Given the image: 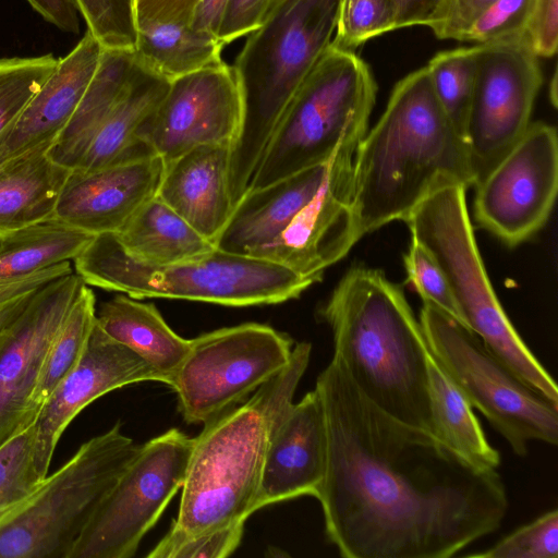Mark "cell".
Here are the masks:
<instances>
[{
  "label": "cell",
  "mask_w": 558,
  "mask_h": 558,
  "mask_svg": "<svg viewBox=\"0 0 558 558\" xmlns=\"http://www.w3.org/2000/svg\"><path fill=\"white\" fill-rule=\"evenodd\" d=\"M360 142L337 150L319 193L254 257L281 265L316 283L326 268L349 253L359 241L352 197L354 156Z\"/></svg>",
  "instance_id": "cell-17"
},
{
  "label": "cell",
  "mask_w": 558,
  "mask_h": 558,
  "mask_svg": "<svg viewBox=\"0 0 558 558\" xmlns=\"http://www.w3.org/2000/svg\"><path fill=\"white\" fill-rule=\"evenodd\" d=\"M102 50L87 31L76 47L59 59L54 71L1 140L0 163L38 146L53 144L74 114Z\"/></svg>",
  "instance_id": "cell-21"
},
{
  "label": "cell",
  "mask_w": 558,
  "mask_h": 558,
  "mask_svg": "<svg viewBox=\"0 0 558 558\" xmlns=\"http://www.w3.org/2000/svg\"><path fill=\"white\" fill-rule=\"evenodd\" d=\"M315 389L326 426L315 498L340 556L449 558L500 527L508 498L496 470L381 411L336 355Z\"/></svg>",
  "instance_id": "cell-1"
},
{
  "label": "cell",
  "mask_w": 558,
  "mask_h": 558,
  "mask_svg": "<svg viewBox=\"0 0 558 558\" xmlns=\"http://www.w3.org/2000/svg\"><path fill=\"white\" fill-rule=\"evenodd\" d=\"M397 28L429 26L440 14L448 0H392Z\"/></svg>",
  "instance_id": "cell-47"
},
{
  "label": "cell",
  "mask_w": 558,
  "mask_h": 558,
  "mask_svg": "<svg viewBox=\"0 0 558 558\" xmlns=\"http://www.w3.org/2000/svg\"><path fill=\"white\" fill-rule=\"evenodd\" d=\"M194 438L178 428L140 446L102 499L70 558H130L182 487Z\"/></svg>",
  "instance_id": "cell-12"
},
{
  "label": "cell",
  "mask_w": 558,
  "mask_h": 558,
  "mask_svg": "<svg viewBox=\"0 0 558 558\" xmlns=\"http://www.w3.org/2000/svg\"><path fill=\"white\" fill-rule=\"evenodd\" d=\"M241 120L235 74L225 63L171 81L138 136L168 162L198 146L233 144Z\"/></svg>",
  "instance_id": "cell-16"
},
{
  "label": "cell",
  "mask_w": 558,
  "mask_h": 558,
  "mask_svg": "<svg viewBox=\"0 0 558 558\" xmlns=\"http://www.w3.org/2000/svg\"><path fill=\"white\" fill-rule=\"evenodd\" d=\"M342 0H275L232 65L242 120L231 146L233 205L246 193L258 161L287 106L330 47Z\"/></svg>",
  "instance_id": "cell-5"
},
{
  "label": "cell",
  "mask_w": 558,
  "mask_h": 558,
  "mask_svg": "<svg viewBox=\"0 0 558 558\" xmlns=\"http://www.w3.org/2000/svg\"><path fill=\"white\" fill-rule=\"evenodd\" d=\"M114 235L130 256L155 266L195 259L216 248L157 196L138 208Z\"/></svg>",
  "instance_id": "cell-27"
},
{
  "label": "cell",
  "mask_w": 558,
  "mask_h": 558,
  "mask_svg": "<svg viewBox=\"0 0 558 558\" xmlns=\"http://www.w3.org/2000/svg\"><path fill=\"white\" fill-rule=\"evenodd\" d=\"M35 444L32 424L0 446V509L25 504L45 480L36 468Z\"/></svg>",
  "instance_id": "cell-35"
},
{
  "label": "cell",
  "mask_w": 558,
  "mask_h": 558,
  "mask_svg": "<svg viewBox=\"0 0 558 558\" xmlns=\"http://www.w3.org/2000/svg\"><path fill=\"white\" fill-rule=\"evenodd\" d=\"M163 169L158 155L95 170L72 169L53 217L92 235L117 233L157 195Z\"/></svg>",
  "instance_id": "cell-19"
},
{
  "label": "cell",
  "mask_w": 558,
  "mask_h": 558,
  "mask_svg": "<svg viewBox=\"0 0 558 558\" xmlns=\"http://www.w3.org/2000/svg\"><path fill=\"white\" fill-rule=\"evenodd\" d=\"M228 0H199L191 26L217 36Z\"/></svg>",
  "instance_id": "cell-49"
},
{
  "label": "cell",
  "mask_w": 558,
  "mask_h": 558,
  "mask_svg": "<svg viewBox=\"0 0 558 558\" xmlns=\"http://www.w3.org/2000/svg\"><path fill=\"white\" fill-rule=\"evenodd\" d=\"M397 29L392 0H342L331 47L353 50L366 40Z\"/></svg>",
  "instance_id": "cell-36"
},
{
  "label": "cell",
  "mask_w": 558,
  "mask_h": 558,
  "mask_svg": "<svg viewBox=\"0 0 558 558\" xmlns=\"http://www.w3.org/2000/svg\"><path fill=\"white\" fill-rule=\"evenodd\" d=\"M474 187V219L481 228L508 246L531 239L547 222L557 195L556 129L531 123Z\"/></svg>",
  "instance_id": "cell-14"
},
{
  "label": "cell",
  "mask_w": 558,
  "mask_h": 558,
  "mask_svg": "<svg viewBox=\"0 0 558 558\" xmlns=\"http://www.w3.org/2000/svg\"><path fill=\"white\" fill-rule=\"evenodd\" d=\"M231 143L203 145L165 162L157 197L214 244L233 211Z\"/></svg>",
  "instance_id": "cell-22"
},
{
  "label": "cell",
  "mask_w": 558,
  "mask_h": 558,
  "mask_svg": "<svg viewBox=\"0 0 558 558\" xmlns=\"http://www.w3.org/2000/svg\"><path fill=\"white\" fill-rule=\"evenodd\" d=\"M58 61L51 53L0 59V142Z\"/></svg>",
  "instance_id": "cell-34"
},
{
  "label": "cell",
  "mask_w": 558,
  "mask_h": 558,
  "mask_svg": "<svg viewBox=\"0 0 558 558\" xmlns=\"http://www.w3.org/2000/svg\"><path fill=\"white\" fill-rule=\"evenodd\" d=\"M169 85L168 80L144 66L135 57L122 95L98 128L76 168L95 170L156 155L138 133L167 94Z\"/></svg>",
  "instance_id": "cell-24"
},
{
  "label": "cell",
  "mask_w": 558,
  "mask_h": 558,
  "mask_svg": "<svg viewBox=\"0 0 558 558\" xmlns=\"http://www.w3.org/2000/svg\"><path fill=\"white\" fill-rule=\"evenodd\" d=\"M403 264L407 282L420 294L423 303L432 304L462 323L446 277L420 243L411 241Z\"/></svg>",
  "instance_id": "cell-41"
},
{
  "label": "cell",
  "mask_w": 558,
  "mask_h": 558,
  "mask_svg": "<svg viewBox=\"0 0 558 558\" xmlns=\"http://www.w3.org/2000/svg\"><path fill=\"white\" fill-rule=\"evenodd\" d=\"M85 284L74 272L48 282L0 333V446L34 424L46 357Z\"/></svg>",
  "instance_id": "cell-15"
},
{
  "label": "cell",
  "mask_w": 558,
  "mask_h": 558,
  "mask_svg": "<svg viewBox=\"0 0 558 558\" xmlns=\"http://www.w3.org/2000/svg\"><path fill=\"white\" fill-rule=\"evenodd\" d=\"M134 62V50H102L74 114L48 151L56 162L69 169L78 166L98 128L122 95Z\"/></svg>",
  "instance_id": "cell-28"
},
{
  "label": "cell",
  "mask_w": 558,
  "mask_h": 558,
  "mask_svg": "<svg viewBox=\"0 0 558 558\" xmlns=\"http://www.w3.org/2000/svg\"><path fill=\"white\" fill-rule=\"evenodd\" d=\"M427 364L434 436L469 463L496 470L500 464L499 451L487 441L472 407L430 351Z\"/></svg>",
  "instance_id": "cell-30"
},
{
  "label": "cell",
  "mask_w": 558,
  "mask_h": 558,
  "mask_svg": "<svg viewBox=\"0 0 558 558\" xmlns=\"http://www.w3.org/2000/svg\"><path fill=\"white\" fill-rule=\"evenodd\" d=\"M72 272L70 262H64L22 279L0 282V333L22 313L41 287Z\"/></svg>",
  "instance_id": "cell-42"
},
{
  "label": "cell",
  "mask_w": 558,
  "mask_h": 558,
  "mask_svg": "<svg viewBox=\"0 0 558 558\" xmlns=\"http://www.w3.org/2000/svg\"><path fill=\"white\" fill-rule=\"evenodd\" d=\"M331 158L264 187L248 190L234 206L215 242L216 248L254 257L319 193L328 178Z\"/></svg>",
  "instance_id": "cell-23"
},
{
  "label": "cell",
  "mask_w": 558,
  "mask_h": 558,
  "mask_svg": "<svg viewBox=\"0 0 558 558\" xmlns=\"http://www.w3.org/2000/svg\"><path fill=\"white\" fill-rule=\"evenodd\" d=\"M41 145L0 163V241L27 226L53 218L72 169L56 162Z\"/></svg>",
  "instance_id": "cell-25"
},
{
  "label": "cell",
  "mask_w": 558,
  "mask_h": 558,
  "mask_svg": "<svg viewBox=\"0 0 558 558\" xmlns=\"http://www.w3.org/2000/svg\"><path fill=\"white\" fill-rule=\"evenodd\" d=\"M476 65L477 46L439 52L426 65L440 105L463 138L474 92Z\"/></svg>",
  "instance_id": "cell-33"
},
{
  "label": "cell",
  "mask_w": 558,
  "mask_h": 558,
  "mask_svg": "<svg viewBox=\"0 0 558 558\" xmlns=\"http://www.w3.org/2000/svg\"><path fill=\"white\" fill-rule=\"evenodd\" d=\"M477 558H557L558 511L549 510L519 527L489 549L469 554Z\"/></svg>",
  "instance_id": "cell-38"
},
{
  "label": "cell",
  "mask_w": 558,
  "mask_h": 558,
  "mask_svg": "<svg viewBox=\"0 0 558 558\" xmlns=\"http://www.w3.org/2000/svg\"><path fill=\"white\" fill-rule=\"evenodd\" d=\"M541 85L537 56L527 35L477 45L475 85L464 131L474 186L530 126Z\"/></svg>",
  "instance_id": "cell-13"
},
{
  "label": "cell",
  "mask_w": 558,
  "mask_h": 558,
  "mask_svg": "<svg viewBox=\"0 0 558 558\" xmlns=\"http://www.w3.org/2000/svg\"><path fill=\"white\" fill-rule=\"evenodd\" d=\"M96 323L154 367L169 386L191 349V339L175 333L154 304L123 293L100 305Z\"/></svg>",
  "instance_id": "cell-26"
},
{
  "label": "cell",
  "mask_w": 558,
  "mask_h": 558,
  "mask_svg": "<svg viewBox=\"0 0 558 558\" xmlns=\"http://www.w3.org/2000/svg\"><path fill=\"white\" fill-rule=\"evenodd\" d=\"M376 92L368 65L352 50L330 46L287 106L247 191L326 163L343 145L361 141Z\"/></svg>",
  "instance_id": "cell-8"
},
{
  "label": "cell",
  "mask_w": 558,
  "mask_h": 558,
  "mask_svg": "<svg viewBox=\"0 0 558 558\" xmlns=\"http://www.w3.org/2000/svg\"><path fill=\"white\" fill-rule=\"evenodd\" d=\"M466 187L432 193L404 220L412 240L436 260L447 279L462 323L523 381L558 404V388L504 311L476 244Z\"/></svg>",
  "instance_id": "cell-7"
},
{
  "label": "cell",
  "mask_w": 558,
  "mask_h": 558,
  "mask_svg": "<svg viewBox=\"0 0 558 558\" xmlns=\"http://www.w3.org/2000/svg\"><path fill=\"white\" fill-rule=\"evenodd\" d=\"M496 0H448L428 26L440 39L460 40L462 34Z\"/></svg>",
  "instance_id": "cell-45"
},
{
  "label": "cell",
  "mask_w": 558,
  "mask_h": 558,
  "mask_svg": "<svg viewBox=\"0 0 558 558\" xmlns=\"http://www.w3.org/2000/svg\"><path fill=\"white\" fill-rule=\"evenodd\" d=\"M87 286L134 299L163 298L226 306L277 304L315 282L267 259L215 248L198 258L155 266L130 256L114 233L95 235L74 259Z\"/></svg>",
  "instance_id": "cell-6"
},
{
  "label": "cell",
  "mask_w": 558,
  "mask_h": 558,
  "mask_svg": "<svg viewBox=\"0 0 558 558\" xmlns=\"http://www.w3.org/2000/svg\"><path fill=\"white\" fill-rule=\"evenodd\" d=\"M474 186L466 143L426 66L399 81L354 156L352 209L359 240L408 216L447 185Z\"/></svg>",
  "instance_id": "cell-2"
},
{
  "label": "cell",
  "mask_w": 558,
  "mask_h": 558,
  "mask_svg": "<svg viewBox=\"0 0 558 558\" xmlns=\"http://www.w3.org/2000/svg\"><path fill=\"white\" fill-rule=\"evenodd\" d=\"M275 0H228L217 37L225 45L250 35L265 21Z\"/></svg>",
  "instance_id": "cell-43"
},
{
  "label": "cell",
  "mask_w": 558,
  "mask_h": 558,
  "mask_svg": "<svg viewBox=\"0 0 558 558\" xmlns=\"http://www.w3.org/2000/svg\"><path fill=\"white\" fill-rule=\"evenodd\" d=\"M427 347L472 408H476L519 457L532 440L558 442V404L523 381L481 338L454 317L423 303Z\"/></svg>",
  "instance_id": "cell-10"
},
{
  "label": "cell",
  "mask_w": 558,
  "mask_h": 558,
  "mask_svg": "<svg viewBox=\"0 0 558 558\" xmlns=\"http://www.w3.org/2000/svg\"><path fill=\"white\" fill-rule=\"evenodd\" d=\"M95 323L96 298L92 289L85 284L46 357L34 395V407L38 412L46 399L81 359Z\"/></svg>",
  "instance_id": "cell-32"
},
{
  "label": "cell",
  "mask_w": 558,
  "mask_h": 558,
  "mask_svg": "<svg viewBox=\"0 0 558 558\" xmlns=\"http://www.w3.org/2000/svg\"><path fill=\"white\" fill-rule=\"evenodd\" d=\"M48 22L58 28L77 34L80 32L78 8L75 0H27Z\"/></svg>",
  "instance_id": "cell-48"
},
{
  "label": "cell",
  "mask_w": 558,
  "mask_h": 558,
  "mask_svg": "<svg viewBox=\"0 0 558 558\" xmlns=\"http://www.w3.org/2000/svg\"><path fill=\"white\" fill-rule=\"evenodd\" d=\"M526 34L537 57H551L556 53L558 0H533Z\"/></svg>",
  "instance_id": "cell-44"
},
{
  "label": "cell",
  "mask_w": 558,
  "mask_h": 558,
  "mask_svg": "<svg viewBox=\"0 0 558 558\" xmlns=\"http://www.w3.org/2000/svg\"><path fill=\"white\" fill-rule=\"evenodd\" d=\"M533 0H496L462 34L480 45L525 36Z\"/></svg>",
  "instance_id": "cell-39"
},
{
  "label": "cell",
  "mask_w": 558,
  "mask_h": 558,
  "mask_svg": "<svg viewBox=\"0 0 558 558\" xmlns=\"http://www.w3.org/2000/svg\"><path fill=\"white\" fill-rule=\"evenodd\" d=\"M120 422L74 456L0 523V558H70L96 509L138 452Z\"/></svg>",
  "instance_id": "cell-9"
},
{
  "label": "cell",
  "mask_w": 558,
  "mask_h": 558,
  "mask_svg": "<svg viewBox=\"0 0 558 558\" xmlns=\"http://www.w3.org/2000/svg\"><path fill=\"white\" fill-rule=\"evenodd\" d=\"M326 469V426L316 389L277 418L268 442L256 511L303 495L316 497Z\"/></svg>",
  "instance_id": "cell-20"
},
{
  "label": "cell",
  "mask_w": 558,
  "mask_h": 558,
  "mask_svg": "<svg viewBox=\"0 0 558 558\" xmlns=\"http://www.w3.org/2000/svg\"><path fill=\"white\" fill-rule=\"evenodd\" d=\"M21 506L15 507V508H9V509H0V523L2 521H4L8 517H10L12 513H14L15 510L19 509Z\"/></svg>",
  "instance_id": "cell-50"
},
{
  "label": "cell",
  "mask_w": 558,
  "mask_h": 558,
  "mask_svg": "<svg viewBox=\"0 0 558 558\" xmlns=\"http://www.w3.org/2000/svg\"><path fill=\"white\" fill-rule=\"evenodd\" d=\"M199 0H134L136 26L162 22L191 24Z\"/></svg>",
  "instance_id": "cell-46"
},
{
  "label": "cell",
  "mask_w": 558,
  "mask_h": 558,
  "mask_svg": "<svg viewBox=\"0 0 558 558\" xmlns=\"http://www.w3.org/2000/svg\"><path fill=\"white\" fill-rule=\"evenodd\" d=\"M88 32L107 50H134V0H75Z\"/></svg>",
  "instance_id": "cell-37"
},
{
  "label": "cell",
  "mask_w": 558,
  "mask_h": 558,
  "mask_svg": "<svg viewBox=\"0 0 558 558\" xmlns=\"http://www.w3.org/2000/svg\"><path fill=\"white\" fill-rule=\"evenodd\" d=\"M94 236L54 217L14 231L0 241V282L74 260Z\"/></svg>",
  "instance_id": "cell-31"
},
{
  "label": "cell",
  "mask_w": 558,
  "mask_h": 558,
  "mask_svg": "<svg viewBox=\"0 0 558 558\" xmlns=\"http://www.w3.org/2000/svg\"><path fill=\"white\" fill-rule=\"evenodd\" d=\"M319 316L333 355L377 408L434 435L428 347L403 290L375 268L355 265L340 279Z\"/></svg>",
  "instance_id": "cell-3"
},
{
  "label": "cell",
  "mask_w": 558,
  "mask_h": 558,
  "mask_svg": "<svg viewBox=\"0 0 558 558\" xmlns=\"http://www.w3.org/2000/svg\"><path fill=\"white\" fill-rule=\"evenodd\" d=\"M244 523L195 535L168 532L147 555L149 558H225L240 545Z\"/></svg>",
  "instance_id": "cell-40"
},
{
  "label": "cell",
  "mask_w": 558,
  "mask_h": 558,
  "mask_svg": "<svg viewBox=\"0 0 558 558\" xmlns=\"http://www.w3.org/2000/svg\"><path fill=\"white\" fill-rule=\"evenodd\" d=\"M312 345H293L289 363L238 408L205 424L182 485L170 533L195 535L245 523L255 504L267 447L277 418L292 403L310 363Z\"/></svg>",
  "instance_id": "cell-4"
},
{
  "label": "cell",
  "mask_w": 558,
  "mask_h": 558,
  "mask_svg": "<svg viewBox=\"0 0 558 558\" xmlns=\"http://www.w3.org/2000/svg\"><path fill=\"white\" fill-rule=\"evenodd\" d=\"M142 381L162 383V378L95 323L81 359L46 399L34 422L39 475L46 478L60 437L85 407L114 389Z\"/></svg>",
  "instance_id": "cell-18"
},
{
  "label": "cell",
  "mask_w": 558,
  "mask_h": 558,
  "mask_svg": "<svg viewBox=\"0 0 558 558\" xmlns=\"http://www.w3.org/2000/svg\"><path fill=\"white\" fill-rule=\"evenodd\" d=\"M293 340L257 323L220 328L191 339L170 385L185 422L214 420L244 400L290 361Z\"/></svg>",
  "instance_id": "cell-11"
},
{
  "label": "cell",
  "mask_w": 558,
  "mask_h": 558,
  "mask_svg": "<svg viewBox=\"0 0 558 558\" xmlns=\"http://www.w3.org/2000/svg\"><path fill=\"white\" fill-rule=\"evenodd\" d=\"M225 45L215 35L190 24H137L134 53L140 63L169 82L204 69L225 64Z\"/></svg>",
  "instance_id": "cell-29"
}]
</instances>
